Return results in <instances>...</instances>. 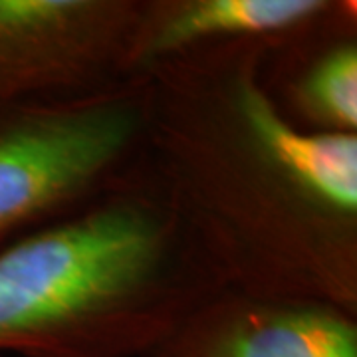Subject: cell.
<instances>
[{
  "instance_id": "6da1fadb",
  "label": "cell",
  "mask_w": 357,
  "mask_h": 357,
  "mask_svg": "<svg viewBox=\"0 0 357 357\" xmlns=\"http://www.w3.org/2000/svg\"><path fill=\"white\" fill-rule=\"evenodd\" d=\"M270 44L203 46L141 72L145 167L222 290L357 314V133L284 119L260 76Z\"/></svg>"
},
{
  "instance_id": "8992f818",
  "label": "cell",
  "mask_w": 357,
  "mask_h": 357,
  "mask_svg": "<svg viewBox=\"0 0 357 357\" xmlns=\"http://www.w3.org/2000/svg\"><path fill=\"white\" fill-rule=\"evenodd\" d=\"M260 76L292 126L312 133H357V2L307 30L272 42Z\"/></svg>"
},
{
  "instance_id": "5b68a950",
  "label": "cell",
  "mask_w": 357,
  "mask_h": 357,
  "mask_svg": "<svg viewBox=\"0 0 357 357\" xmlns=\"http://www.w3.org/2000/svg\"><path fill=\"white\" fill-rule=\"evenodd\" d=\"M147 357H357V314L316 300L220 290Z\"/></svg>"
},
{
  "instance_id": "7a4b0ae2",
  "label": "cell",
  "mask_w": 357,
  "mask_h": 357,
  "mask_svg": "<svg viewBox=\"0 0 357 357\" xmlns=\"http://www.w3.org/2000/svg\"><path fill=\"white\" fill-rule=\"evenodd\" d=\"M147 167L0 246V351L147 357L220 292Z\"/></svg>"
},
{
  "instance_id": "3957f363",
  "label": "cell",
  "mask_w": 357,
  "mask_h": 357,
  "mask_svg": "<svg viewBox=\"0 0 357 357\" xmlns=\"http://www.w3.org/2000/svg\"><path fill=\"white\" fill-rule=\"evenodd\" d=\"M149 82L0 102V246L68 217L145 163Z\"/></svg>"
},
{
  "instance_id": "277c9868",
  "label": "cell",
  "mask_w": 357,
  "mask_h": 357,
  "mask_svg": "<svg viewBox=\"0 0 357 357\" xmlns=\"http://www.w3.org/2000/svg\"><path fill=\"white\" fill-rule=\"evenodd\" d=\"M143 0H0V102L64 98L128 77Z\"/></svg>"
},
{
  "instance_id": "52a82bcc",
  "label": "cell",
  "mask_w": 357,
  "mask_h": 357,
  "mask_svg": "<svg viewBox=\"0 0 357 357\" xmlns=\"http://www.w3.org/2000/svg\"><path fill=\"white\" fill-rule=\"evenodd\" d=\"M342 0H143L128 52L137 76L183 52L229 44L274 42L319 24Z\"/></svg>"
}]
</instances>
